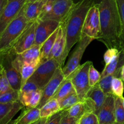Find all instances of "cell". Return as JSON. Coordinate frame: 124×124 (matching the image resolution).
Listing matches in <instances>:
<instances>
[{
    "mask_svg": "<svg viewBox=\"0 0 124 124\" xmlns=\"http://www.w3.org/2000/svg\"><path fill=\"white\" fill-rule=\"evenodd\" d=\"M98 5L100 15L101 37L99 41L108 48L121 51V20L116 0H102Z\"/></svg>",
    "mask_w": 124,
    "mask_h": 124,
    "instance_id": "obj_1",
    "label": "cell"
},
{
    "mask_svg": "<svg viewBox=\"0 0 124 124\" xmlns=\"http://www.w3.org/2000/svg\"><path fill=\"white\" fill-rule=\"evenodd\" d=\"M94 4H96L92 0H82L75 3L64 22L66 28V47L62 59V65L71 48L82 38V29L86 15L90 8Z\"/></svg>",
    "mask_w": 124,
    "mask_h": 124,
    "instance_id": "obj_2",
    "label": "cell"
},
{
    "mask_svg": "<svg viewBox=\"0 0 124 124\" xmlns=\"http://www.w3.org/2000/svg\"><path fill=\"white\" fill-rule=\"evenodd\" d=\"M29 23L24 14V7L18 16L0 33V53H6L12 49L15 42L25 30Z\"/></svg>",
    "mask_w": 124,
    "mask_h": 124,
    "instance_id": "obj_3",
    "label": "cell"
},
{
    "mask_svg": "<svg viewBox=\"0 0 124 124\" xmlns=\"http://www.w3.org/2000/svg\"><path fill=\"white\" fill-rule=\"evenodd\" d=\"M75 4L73 0H48L38 19L64 23Z\"/></svg>",
    "mask_w": 124,
    "mask_h": 124,
    "instance_id": "obj_4",
    "label": "cell"
},
{
    "mask_svg": "<svg viewBox=\"0 0 124 124\" xmlns=\"http://www.w3.org/2000/svg\"><path fill=\"white\" fill-rule=\"evenodd\" d=\"M93 64L92 61L85 62L81 65L69 78L71 80L75 91L81 101H84L87 93L92 88L89 84L88 72L90 65Z\"/></svg>",
    "mask_w": 124,
    "mask_h": 124,
    "instance_id": "obj_5",
    "label": "cell"
},
{
    "mask_svg": "<svg viewBox=\"0 0 124 124\" xmlns=\"http://www.w3.org/2000/svg\"><path fill=\"white\" fill-rule=\"evenodd\" d=\"M59 67V62L54 58L48 59L39 64L29 80L35 82L40 90H43Z\"/></svg>",
    "mask_w": 124,
    "mask_h": 124,
    "instance_id": "obj_6",
    "label": "cell"
},
{
    "mask_svg": "<svg viewBox=\"0 0 124 124\" xmlns=\"http://www.w3.org/2000/svg\"><path fill=\"white\" fill-rule=\"evenodd\" d=\"M1 54V66L4 68L7 79L12 88L20 90L22 86V76L13 63L16 53L12 49Z\"/></svg>",
    "mask_w": 124,
    "mask_h": 124,
    "instance_id": "obj_7",
    "label": "cell"
},
{
    "mask_svg": "<svg viewBox=\"0 0 124 124\" xmlns=\"http://www.w3.org/2000/svg\"><path fill=\"white\" fill-rule=\"evenodd\" d=\"M85 36L98 40L101 37L100 15L98 4L93 5L87 12L82 29V36Z\"/></svg>",
    "mask_w": 124,
    "mask_h": 124,
    "instance_id": "obj_8",
    "label": "cell"
},
{
    "mask_svg": "<svg viewBox=\"0 0 124 124\" xmlns=\"http://www.w3.org/2000/svg\"><path fill=\"white\" fill-rule=\"evenodd\" d=\"M93 39L87 36H82L78 45L69 58L66 65L62 67V71L65 78H69L79 67L84 53L88 45Z\"/></svg>",
    "mask_w": 124,
    "mask_h": 124,
    "instance_id": "obj_9",
    "label": "cell"
},
{
    "mask_svg": "<svg viewBox=\"0 0 124 124\" xmlns=\"http://www.w3.org/2000/svg\"><path fill=\"white\" fill-rule=\"evenodd\" d=\"M37 20L29 22L21 35L15 42L12 49L16 54H19L35 45L36 28Z\"/></svg>",
    "mask_w": 124,
    "mask_h": 124,
    "instance_id": "obj_10",
    "label": "cell"
},
{
    "mask_svg": "<svg viewBox=\"0 0 124 124\" xmlns=\"http://www.w3.org/2000/svg\"><path fill=\"white\" fill-rule=\"evenodd\" d=\"M27 3V0H8L7 5L0 12V33L18 16Z\"/></svg>",
    "mask_w": 124,
    "mask_h": 124,
    "instance_id": "obj_11",
    "label": "cell"
},
{
    "mask_svg": "<svg viewBox=\"0 0 124 124\" xmlns=\"http://www.w3.org/2000/svg\"><path fill=\"white\" fill-rule=\"evenodd\" d=\"M65 79L62 71V67H59L56 70L53 77L42 90V95L38 108H41L49 100H50L59 88L62 82Z\"/></svg>",
    "mask_w": 124,
    "mask_h": 124,
    "instance_id": "obj_12",
    "label": "cell"
},
{
    "mask_svg": "<svg viewBox=\"0 0 124 124\" xmlns=\"http://www.w3.org/2000/svg\"><path fill=\"white\" fill-rule=\"evenodd\" d=\"M62 23L52 19H37L36 28L35 45L41 46L44 41L49 38Z\"/></svg>",
    "mask_w": 124,
    "mask_h": 124,
    "instance_id": "obj_13",
    "label": "cell"
},
{
    "mask_svg": "<svg viewBox=\"0 0 124 124\" xmlns=\"http://www.w3.org/2000/svg\"><path fill=\"white\" fill-rule=\"evenodd\" d=\"M106 94L99 84L92 87L84 101L85 103L88 112H93L98 115L105 101Z\"/></svg>",
    "mask_w": 124,
    "mask_h": 124,
    "instance_id": "obj_14",
    "label": "cell"
},
{
    "mask_svg": "<svg viewBox=\"0 0 124 124\" xmlns=\"http://www.w3.org/2000/svg\"><path fill=\"white\" fill-rule=\"evenodd\" d=\"M40 48L41 46L34 45L29 49L19 54L16 53L13 63L17 70L21 73V70L24 64H40Z\"/></svg>",
    "mask_w": 124,
    "mask_h": 124,
    "instance_id": "obj_15",
    "label": "cell"
},
{
    "mask_svg": "<svg viewBox=\"0 0 124 124\" xmlns=\"http://www.w3.org/2000/svg\"><path fill=\"white\" fill-rule=\"evenodd\" d=\"M115 95L106 94L105 101L98 114L99 124H113L116 122L115 111Z\"/></svg>",
    "mask_w": 124,
    "mask_h": 124,
    "instance_id": "obj_16",
    "label": "cell"
},
{
    "mask_svg": "<svg viewBox=\"0 0 124 124\" xmlns=\"http://www.w3.org/2000/svg\"><path fill=\"white\" fill-rule=\"evenodd\" d=\"M66 47V28L64 23L61 24L59 27L58 35L56 39L53 48L50 54L48 59L51 58H54L59 62L60 66L62 67V59L63 54Z\"/></svg>",
    "mask_w": 124,
    "mask_h": 124,
    "instance_id": "obj_17",
    "label": "cell"
},
{
    "mask_svg": "<svg viewBox=\"0 0 124 124\" xmlns=\"http://www.w3.org/2000/svg\"><path fill=\"white\" fill-rule=\"evenodd\" d=\"M47 1L48 0H38L31 3L25 4L24 14L29 22L38 19Z\"/></svg>",
    "mask_w": 124,
    "mask_h": 124,
    "instance_id": "obj_18",
    "label": "cell"
},
{
    "mask_svg": "<svg viewBox=\"0 0 124 124\" xmlns=\"http://www.w3.org/2000/svg\"><path fill=\"white\" fill-rule=\"evenodd\" d=\"M40 118V109L39 108H27L10 124H33Z\"/></svg>",
    "mask_w": 124,
    "mask_h": 124,
    "instance_id": "obj_19",
    "label": "cell"
},
{
    "mask_svg": "<svg viewBox=\"0 0 124 124\" xmlns=\"http://www.w3.org/2000/svg\"><path fill=\"white\" fill-rule=\"evenodd\" d=\"M42 95V90H38L29 94L19 96V101L26 108L38 107Z\"/></svg>",
    "mask_w": 124,
    "mask_h": 124,
    "instance_id": "obj_20",
    "label": "cell"
},
{
    "mask_svg": "<svg viewBox=\"0 0 124 124\" xmlns=\"http://www.w3.org/2000/svg\"><path fill=\"white\" fill-rule=\"evenodd\" d=\"M58 31L59 28L41 45L40 48V64L44 62L48 59V57L55 42Z\"/></svg>",
    "mask_w": 124,
    "mask_h": 124,
    "instance_id": "obj_21",
    "label": "cell"
},
{
    "mask_svg": "<svg viewBox=\"0 0 124 124\" xmlns=\"http://www.w3.org/2000/svg\"><path fill=\"white\" fill-rule=\"evenodd\" d=\"M124 65V50H122L117 56L109 64L105 65L101 74V78L113 73L118 69H122Z\"/></svg>",
    "mask_w": 124,
    "mask_h": 124,
    "instance_id": "obj_22",
    "label": "cell"
},
{
    "mask_svg": "<svg viewBox=\"0 0 124 124\" xmlns=\"http://www.w3.org/2000/svg\"><path fill=\"white\" fill-rule=\"evenodd\" d=\"M61 111L58 100L52 98L40 108V117L48 118Z\"/></svg>",
    "mask_w": 124,
    "mask_h": 124,
    "instance_id": "obj_23",
    "label": "cell"
},
{
    "mask_svg": "<svg viewBox=\"0 0 124 124\" xmlns=\"http://www.w3.org/2000/svg\"><path fill=\"white\" fill-rule=\"evenodd\" d=\"M75 92H76V91H75L74 86L70 79L65 78L64 81L62 82L61 85L59 86V88L52 98H54V99L59 101L60 99L65 98L70 94H72V93H75Z\"/></svg>",
    "mask_w": 124,
    "mask_h": 124,
    "instance_id": "obj_24",
    "label": "cell"
},
{
    "mask_svg": "<svg viewBox=\"0 0 124 124\" xmlns=\"http://www.w3.org/2000/svg\"><path fill=\"white\" fill-rule=\"evenodd\" d=\"M122 69H118L116 71L105 77L101 79L99 85L105 94L113 93L111 91V82L114 78H121Z\"/></svg>",
    "mask_w": 124,
    "mask_h": 124,
    "instance_id": "obj_25",
    "label": "cell"
},
{
    "mask_svg": "<svg viewBox=\"0 0 124 124\" xmlns=\"http://www.w3.org/2000/svg\"><path fill=\"white\" fill-rule=\"evenodd\" d=\"M67 111L69 116L79 119H80L85 113L88 112L87 107L84 101H80L76 103Z\"/></svg>",
    "mask_w": 124,
    "mask_h": 124,
    "instance_id": "obj_26",
    "label": "cell"
},
{
    "mask_svg": "<svg viewBox=\"0 0 124 124\" xmlns=\"http://www.w3.org/2000/svg\"><path fill=\"white\" fill-rule=\"evenodd\" d=\"M58 101L59 102L61 110L62 111H65V110H68L69 108H70L76 103L81 101V100L79 98L77 93L75 92V93H72V94H70Z\"/></svg>",
    "mask_w": 124,
    "mask_h": 124,
    "instance_id": "obj_27",
    "label": "cell"
},
{
    "mask_svg": "<svg viewBox=\"0 0 124 124\" xmlns=\"http://www.w3.org/2000/svg\"><path fill=\"white\" fill-rule=\"evenodd\" d=\"M40 64H24L21 70L22 76V86L24 85L27 81L34 73L36 69ZM21 86V87H22Z\"/></svg>",
    "mask_w": 124,
    "mask_h": 124,
    "instance_id": "obj_28",
    "label": "cell"
},
{
    "mask_svg": "<svg viewBox=\"0 0 124 124\" xmlns=\"http://www.w3.org/2000/svg\"><path fill=\"white\" fill-rule=\"evenodd\" d=\"M25 107L23 104L21 102L19 101L16 102H15L12 108L10 109L9 111L6 114V116L0 119V124H8L11 122L13 117L16 115L17 113L23 109V108Z\"/></svg>",
    "mask_w": 124,
    "mask_h": 124,
    "instance_id": "obj_29",
    "label": "cell"
},
{
    "mask_svg": "<svg viewBox=\"0 0 124 124\" xmlns=\"http://www.w3.org/2000/svg\"><path fill=\"white\" fill-rule=\"evenodd\" d=\"M115 106L116 122L124 123V106L122 98L115 96Z\"/></svg>",
    "mask_w": 124,
    "mask_h": 124,
    "instance_id": "obj_30",
    "label": "cell"
},
{
    "mask_svg": "<svg viewBox=\"0 0 124 124\" xmlns=\"http://www.w3.org/2000/svg\"><path fill=\"white\" fill-rule=\"evenodd\" d=\"M14 90L11 86L7 76H6V72L2 66H1L0 69V94L6 93V92H12Z\"/></svg>",
    "mask_w": 124,
    "mask_h": 124,
    "instance_id": "obj_31",
    "label": "cell"
},
{
    "mask_svg": "<svg viewBox=\"0 0 124 124\" xmlns=\"http://www.w3.org/2000/svg\"><path fill=\"white\" fill-rule=\"evenodd\" d=\"M124 90V81L121 78H114L111 82V91L116 96L123 98Z\"/></svg>",
    "mask_w": 124,
    "mask_h": 124,
    "instance_id": "obj_32",
    "label": "cell"
},
{
    "mask_svg": "<svg viewBox=\"0 0 124 124\" xmlns=\"http://www.w3.org/2000/svg\"><path fill=\"white\" fill-rule=\"evenodd\" d=\"M19 101V91L14 90L12 92L0 94V103L15 102Z\"/></svg>",
    "mask_w": 124,
    "mask_h": 124,
    "instance_id": "obj_33",
    "label": "cell"
},
{
    "mask_svg": "<svg viewBox=\"0 0 124 124\" xmlns=\"http://www.w3.org/2000/svg\"><path fill=\"white\" fill-rule=\"evenodd\" d=\"M121 20V47L124 50V0H116Z\"/></svg>",
    "mask_w": 124,
    "mask_h": 124,
    "instance_id": "obj_34",
    "label": "cell"
},
{
    "mask_svg": "<svg viewBox=\"0 0 124 124\" xmlns=\"http://www.w3.org/2000/svg\"><path fill=\"white\" fill-rule=\"evenodd\" d=\"M88 79H89V84L91 87H94L99 83L101 79V75L99 71L94 67L93 64L90 65L88 72Z\"/></svg>",
    "mask_w": 124,
    "mask_h": 124,
    "instance_id": "obj_35",
    "label": "cell"
},
{
    "mask_svg": "<svg viewBox=\"0 0 124 124\" xmlns=\"http://www.w3.org/2000/svg\"><path fill=\"white\" fill-rule=\"evenodd\" d=\"M79 124H99L98 115L93 112L86 113L81 117Z\"/></svg>",
    "mask_w": 124,
    "mask_h": 124,
    "instance_id": "obj_36",
    "label": "cell"
},
{
    "mask_svg": "<svg viewBox=\"0 0 124 124\" xmlns=\"http://www.w3.org/2000/svg\"><path fill=\"white\" fill-rule=\"evenodd\" d=\"M38 90H39V88L38 87L36 84L29 79L24 85L22 86L21 88L19 90V96L25 95Z\"/></svg>",
    "mask_w": 124,
    "mask_h": 124,
    "instance_id": "obj_37",
    "label": "cell"
},
{
    "mask_svg": "<svg viewBox=\"0 0 124 124\" xmlns=\"http://www.w3.org/2000/svg\"><path fill=\"white\" fill-rule=\"evenodd\" d=\"M120 53V51L117 48H108L107 50L105 53L104 56V62L105 63V65L109 64L111 61L116 58Z\"/></svg>",
    "mask_w": 124,
    "mask_h": 124,
    "instance_id": "obj_38",
    "label": "cell"
},
{
    "mask_svg": "<svg viewBox=\"0 0 124 124\" xmlns=\"http://www.w3.org/2000/svg\"><path fill=\"white\" fill-rule=\"evenodd\" d=\"M79 119L76 117H71L68 115L67 110L64 111L60 124H79Z\"/></svg>",
    "mask_w": 124,
    "mask_h": 124,
    "instance_id": "obj_39",
    "label": "cell"
},
{
    "mask_svg": "<svg viewBox=\"0 0 124 124\" xmlns=\"http://www.w3.org/2000/svg\"><path fill=\"white\" fill-rule=\"evenodd\" d=\"M14 102L0 103V119L3 118L6 114L13 107Z\"/></svg>",
    "mask_w": 124,
    "mask_h": 124,
    "instance_id": "obj_40",
    "label": "cell"
},
{
    "mask_svg": "<svg viewBox=\"0 0 124 124\" xmlns=\"http://www.w3.org/2000/svg\"><path fill=\"white\" fill-rule=\"evenodd\" d=\"M63 112H64V111L61 110L57 113L53 115V116L48 117L47 124H60Z\"/></svg>",
    "mask_w": 124,
    "mask_h": 124,
    "instance_id": "obj_41",
    "label": "cell"
},
{
    "mask_svg": "<svg viewBox=\"0 0 124 124\" xmlns=\"http://www.w3.org/2000/svg\"><path fill=\"white\" fill-rule=\"evenodd\" d=\"M48 118H40L33 124H47Z\"/></svg>",
    "mask_w": 124,
    "mask_h": 124,
    "instance_id": "obj_42",
    "label": "cell"
},
{
    "mask_svg": "<svg viewBox=\"0 0 124 124\" xmlns=\"http://www.w3.org/2000/svg\"><path fill=\"white\" fill-rule=\"evenodd\" d=\"M8 2V0H0V12L4 9Z\"/></svg>",
    "mask_w": 124,
    "mask_h": 124,
    "instance_id": "obj_43",
    "label": "cell"
},
{
    "mask_svg": "<svg viewBox=\"0 0 124 124\" xmlns=\"http://www.w3.org/2000/svg\"><path fill=\"white\" fill-rule=\"evenodd\" d=\"M121 79H122V80L124 81V65L123 66V67H122V72H121Z\"/></svg>",
    "mask_w": 124,
    "mask_h": 124,
    "instance_id": "obj_44",
    "label": "cell"
},
{
    "mask_svg": "<svg viewBox=\"0 0 124 124\" xmlns=\"http://www.w3.org/2000/svg\"><path fill=\"white\" fill-rule=\"evenodd\" d=\"M82 1V0H73V1H74V2H75V3H77V2H80V1ZM92 1H93V2H94L95 4H97L96 0H92Z\"/></svg>",
    "mask_w": 124,
    "mask_h": 124,
    "instance_id": "obj_45",
    "label": "cell"
},
{
    "mask_svg": "<svg viewBox=\"0 0 124 124\" xmlns=\"http://www.w3.org/2000/svg\"><path fill=\"white\" fill-rule=\"evenodd\" d=\"M36 1L38 0H27V3H31V2H33Z\"/></svg>",
    "mask_w": 124,
    "mask_h": 124,
    "instance_id": "obj_46",
    "label": "cell"
},
{
    "mask_svg": "<svg viewBox=\"0 0 124 124\" xmlns=\"http://www.w3.org/2000/svg\"><path fill=\"white\" fill-rule=\"evenodd\" d=\"M113 124H124V123H119V122H115V123H114Z\"/></svg>",
    "mask_w": 124,
    "mask_h": 124,
    "instance_id": "obj_47",
    "label": "cell"
},
{
    "mask_svg": "<svg viewBox=\"0 0 124 124\" xmlns=\"http://www.w3.org/2000/svg\"><path fill=\"white\" fill-rule=\"evenodd\" d=\"M122 101H123V104H124V98L123 97V98H122Z\"/></svg>",
    "mask_w": 124,
    "mask_h": 124,
    "instance_id": "obj_48",
    "label": "cell"
},
{
    "mask_svg": "<svg viewBox=\"0 0 124 124\" xmlns=\"http://www.w3.org/2000/svg\"></svg>",
    "mask_w": 124,
    "mask_h": 124,
    "instance_id": "obj_49",
    "label": "cell"
}]
</instances>
